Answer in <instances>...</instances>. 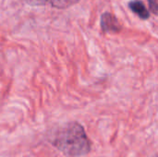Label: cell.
I'll return each instance as SVG.
<instances>
[{"mask_svg": "<svg viewBox=\"0 0 158 157\" xmlns=\"http://www.w3.org/2000/svg\"><path fill=\"white\" fill-rule=\"evenodd\" d=\"M50 143L67 156H83L91 151V142L83 127L75 121L69 122L59 128Z\"/></svg>", "mask_w": 158, "mask_h": 157, "instance_id": "cell-1", "label": "cell"}, {"mask_svg": "<svg viewBox=\"0 0 158 157\" xmlns=\"http://www.w3.org/2000/svg\"><path fill=\"white\" fill-rule=\"evenodd\" d=\"M101 28L105 32H118L121 25L116 16L109 12H105L101 16Z\"/></svg>", "mask_w": 158, "mask_h": 157, "instance_id": "cell-2", "label": "cell"}, {"mask_svg": "<svg viewBox=\"0 0 158 157\" xmlns=\"http://www.w3.org/2000/svg\"><path fill=\"white\" fill-rule=\"evenodd\" d=\"M148 3L151 11L155 15H158V0H148Z\"/></svg>", "mask_w": 158, "mask_h": 157, "instance_id": "cell-5", "label": "cell"}, {"mask_svg": "<svg viewBox=\"0 0 158 157\" xmlns=\"http://www.w3.org/2000/svg\"><path fill=\"white\" fill-rule=\"evenodd\" d=\"M129 7L135 13L137 14L141 19H147L150 17V12L144 6V4L141 0H131L129 2Z\"/></svg>", "mask_w": 158, "mask_h": 157, "instance_id": "cell-4", "label": "cell"}, {"mask_svg": "<svg viewBox=\"0 0 158 157\" xmlns=\"http://www.w3.org/2000/svg\"><path fill=\"white\" fill-rule=\"evenodd\" d=\"M30 6H45L50 5L53 7L58 9L68 8L75 4H77L80 0H24Z\"/></svg>", "mask_w": 158, "mask_h": 157, "instance_id": "cell-3", "label": "cell"}]
</instances>
